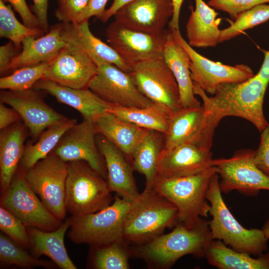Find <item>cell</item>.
Masks as SVG:
<instances>
[{"mask_svg": "<svg viewBox=\"0 0 269 269\" xmlns=\"http://www.w3.org/2000/svg\"><path fill=\"white\" fill-rule=\"evenodd\" d=\"M93 122L97 134L102 135L115 145L132 164L134 149L149 130L109 112L98 116Z\"/></svg>", "mask_w": 269, "mask_h": 269, "instance_id": "obj_25", "label": "cell"}, {"mask_svg": "<svg viewBox=\"0 0 269 269\" xmlns=\"http://www.w3.org/2000/svg\"><path fill=\"white\" fill-rule=\"evenodd\" d=\"M163 145V134L149 130L133 153V168L134 170L144 176L145 186H152L157 178L158 162Z\"/></svg>", "mask_w": 269, "mask_h": 269, "instance_id": "obj_31", "label": "cell"}, {"mask_svg": "<svg viewBox=\"0 0 269 269\" xmlns=\"http://www.w3.org/2000/svg\"><path fill=\"white\" fill-rule=\"evenodd\" d=\"M213 159L211 150L193 143H184L169 151H161L157 178H171L196 174L212 166Z\"/></svg>", "mask_w": 269, "mask_h": 269, "instance_id": "obj_20", "label": "cell"}, {"mask_svg": "<svg viewBox=\"0 0 269 269\" xmlns=\"http://www.w3.org/2000/svg\"><path fill=\"white\" fill-rule=\"evenodd\" d=\"M8 2L14 10L19 14L23 23L32 28L40 29L38 20L28 7L25 0H3Z\"/></svg>", "mask_w": 269, "mask_h": 269, "instance_id": "obj_43", "label": "cell"}, {"mask_svg": "<svg viewBox=\"0 0 269 269\" xmlns=\"http://www.w3.org/2000/svg\"><path fill=\"white\" fill-rule=\"evenodd\" d=\"M268 2L269 0H210L208 5L227 12L232 19H235L240 13Z\"/></svg>", "mask_w": 269, "mask_h": 269, "instance_id": "obj_40", "label": "cell"}, {"mask_svg": "<svg viewBox=\"0 0 269 269\" xmlns=\"http://www.w3.org/2000/svg\"><path fill=\"white\" fill-rule=\"evenodd\" d=\"M108 112L140 127L163 134L168 128L172 114L154 103L144 108H127L112 105Z\"/></svg>", "mask_w": 269, "mask_h": 269, "instance_id": "obj_33", "label": "cell"}, {"mask_svg": "<svg viewBox=\"0 0 269 269\" xmlns=\"http://www.w3.org/2000/svg\"><path fill=\"white\" fill-rule=\"evenodd\" d=\"M7 209L0 207V229L11 239L24 247H30L27 227Z\"/></svg>", "mask_w": 269, "mask_h": 269, "instance_id": "obj_39", "label": "cell"}, {"mask_svg": "<svg viewBox=\"0 0 269 269\" xmlns=\"http://www.w3.org/2000/svg\"><path fill=\"white\" fill-rule=\"evenodd\" d=\"M169 30L189 56L190 71L193 83L207 94L213 95L221 84L244 82L255 75L252 69L246 65L230 66L207 58L188 44L182 37L179 29Z\"/></svg>", "mask_w": 269, "mask_h": 269, "instance_id": "obj_14", "label": "cell"}, {"mask_svg": "<svg viewBox=\"0 0 269 269\" xmlns=\"http://www.w3.org/2000/svg\"><path fill=\"white\" fill-rule=\"evenodd\" d=\"M106 179L87 162H68L65 207L72 216L95 213L109 206L113 197Z\"/></svg>", "mask_w": 269, "mask_h": 269, "instance_id": "obj_6", "label": "cell"}, {"mask_svg": "<svg viewBox=\"0 0 269 269\" xmlns=\"http://www.w3.org/2000/svg\"><path fill=\"white\" fill-rule=\"evenodd\" d=\"M97 134L93 121L83 119L65 133L52 152L66 162H87L107 179V169L97 145Z\"/></svg>", "mask_w": 269, "mask_h": 269, "instance_id": "obj_16", "label": "cell"}, {"mask_svg": "<svg viewBox=\"0 0 269 269\" xmlns=\"http://www.w3.org/2000/svg\"><path fill=\"white\" fill-rule=\"evenodd\" d=\"M108 1V0H89L85 8L73 23L88 20L94 16L98 19L106 10L105 6Z\"/></svg>", "mask_w": 269, "mask_h": 269, "instance_id": "obj_44", "label": "cell"}, {"mask_svg": "<svg viewBox=\"0 0 269 269\" xmlns=\"http://www.w3.org/2000/svg\"><path fill=\"white\" fill-rule=\"evenodd\" d=\"M169 233L131 248V255L144 260L153 269H169L181 257L190 255L205 258L213 240L209 221L201 218L191 227L177 223Z\"/></svg>", "mask_w": 269, "mask_h": 269, "instance_id": "obj_2", "label": "cell"}, {"mask_svg": "<svg viewBox=\"0 0 269 269\" xmlns=\"http://www.w3.org/2000/svg\"><path fill=\"white\" fill-rule=\"evenodd\" d=\"M62 34L65 42L74 43L82 48L97 67L108 63L130 73L132 68L110 45L91 32L88 20L78 23H62Z\"/></svg>", "mask_w": 269, "mask_h": 269, "instance_id": "obj_22", "label": "cell"}, {"mask_svg": "<svg viewBox=\"0 0 269 269\" xmlns=\"http://www.w3.org/2000/svg\"><path fill=\"white\" fill-rule=\"evenodd\" d=\"M169 30L150 33L133 29L116 21L106 29L109 45L132 68L138 63L163 57V49Z\"/></svg>", "mask_w": 269, "mask_h": 269, "instance_id": "obj_13", "label": "cell"}, {"mask_svg": "<svg viewBox=\"0 0 269 269\" xmlns=\"http://www.w3.org/2000/svg\"><path fill=\"white\" fill-rule=\"evenodd\" d=\"M0 100L17 112L34 139L47 128L66 118L46 104L40 90L34 88L21 91L1 90Z\"/></svg>", "mask_w": 269, "mask_h": 269, "instance_id": "obj_18", "label": "cell"}, {"mask_svg": "<svg viewBox=\"0 0 269 269\" xmlns=\"http://www.w3.org/2000/svg\"><path fill=\"white\" fill-rule=\"evenodd\" d=\"M87 88L113 105L144 108L154 104L140 92L130 73L111 64L98 66Z\"/></svg>", "mask_w": 269, "mask_h": 269, "instance_id": "obj_15", "label": "cell"}, {"mask_svg": "<svg viewBox=\"0 0 269 269\" xmlns=\"http://www.w3.org/2000/svg\"><path fill=\"white\" fill-rule=\"evenodd\" d=\"M205 258L219 269H269V251L255 257L235 251L219 240L210 243Z\"/></svg>", "mask_w": 269, "mask_h": 269, "instance_id": "obj_30", "label": "cell"}, {"mask_svg": "<svg viewBox=\"0 0 269 269\" xmlns=\"http://www.w3.org/2000/svg\"><path fill=\"white\" fill-rule=\"evenodd\" d=\"M219 123L203 104L181 108L171 116L168 128L163 134L162 151L187 143L211 150L215 130Z\"/></svg>", "mask_w": 269, "mask_h": 269, "instance_id": "obj_9", "label": "cell"}, {"mask_svg": "<svg viewBox=\"0 0 269 269\" xmlns=\"http://www.w3.org/2000/svg\"><path fill=\"white\" fill-rule=\"evenodd\" d=\"M0 206L20 220L26 227L52 231L62 223L50 212L31 189L22 169L16 172L8 188L1 194Z\"/></svg>", "mask_w": 269, "mask_h": 269, "instance_id": "obj_10", "label": "cell"}, {"mask_svg": "<svg viewBox=\"0 0 269 269\" xmlns=\"http://www.w3.org/2000/svg\"><path fill=\"white\" fill-rule=\"evenodd\" d=\"M259 145L253 153L255 164L269 176V124L261 132Z\"/></svg>", "mask_w": 269, "mask_h": 269, "instance_id": "obj_42", "label": "cell"}, {"mask_svg": "<svg viewBox=\"0 0 269 269\" xmlns=\"http://www.w3.org/2000/svg\"><path fill=\"white\" fill-rule=\"evenodd\" d=\"M45 32L39 28H32L21 23L15 17L10 5L0 0V37L8 39L18 49L27 36L41 37Z\"/></svg>", "mask_w": 269, "mask_h": 269, "instance_id": "obj_34", "label": "cell"}, {"mask_svg": "<svg viewBox=\"0 0 269 269\" xmlns=\"http://www.w3.org/2000/svg\"><path fill=\"white\" fill-rule=\"evenodd\" d=\"M183 1L184 0H172L173 14L169 22L170 29H179V15Z\"/></svg>", "mask_w": 269, "mask_h": 269, "instance_id": "obj_49", "label": "cell"}, {"mask_svg": "<svg viewBox=\"0 0 269 269\" xmlns=\"http://www.w3.org/2000/svg\"><path fill=\"white\" fill-rule=\"evenodd\" d=\"M216 173L217 168L212 166L192 175L157 178L152 186L176 207L177 223L191 227L209 214L210 205L206 195L211 179Z\"/></svg>", "mask_w": 269, "mask_h": 269, "instance_id": "obj_5", "label": "cell"}, {"mask_svg": "<svg viewBox=\"0 0 269 269\" xmlns=\"http://www.w3.org/2000/svg\"><path fill=\"white\" fill-rule=\"evenodd\" d=\"M132 0H114L111 6L106 9L98 19L103 23L106 22L112 16L114 15L120 7Z\"/></svg>", "mask_w": 269, "mask_h": 269, "instance_id": "obj_48", "label": "cell"}, {"mask_svg": "<svg viewBox=\"0 0 269 269\" xmlns=\"http://www.w3.org/2000/svg\"><path fill=\"white\" fill-rule=\"evenodd\" d=\"M71 223V218H68L58 228L52 231H45L27 227L30 248L34 256L36 257L43 255L47 256L62 269H77L69 257L64 244L65 235Z\"/></svg>", "mask_w": 269, "mask_h": 269, "instance_id": "obj_27", "label": "cell"}, {"mask_svg": "<svg viewBox=\"0 0 269 269\" xmlns=\"http://www.w3.org/2000/svg\"><path fill=\"white\" fill-rule=\"evenodd\" d=\"M32 11L36 16L40 27L45 33L48 32L47 11L48 0H32Z\"/></svg>", "mask_w": 269, "mask_h": 269, "instance_id": "obj_46", "label": "cell"}, {"mask_svg": "<svg viewBox=\"0 0 269 269\" xmlns=\"http://www.w3.org/2000/svg\"><path fill=\"white\" fill-rule=\"evenodd\" d=\"M77 124L75 119L65 118L47 128L33 144L25 146L20 162L21 169L26 171L54 150L65 133Z\"/></svg>", "mask_w": 269, "mask_h": 269, "instance_id": "obj_32", "label": "cell"}, {"mask_svg": "<svg viewBox=\"0 0 269 269\" xmlns=\"http://www.w3.org/2000/svg\"><path fill=\"white\" fill-rule=\"evenodd\" d=\"M96 140L105 160L110 190L126 200L135 201L140 193L135 184L131 163L119 148L102 135L97 134Z\"/></svg>", "mask_w": 269, "mask_h": 269, "instance_id": "obj_21", "label": "cell"}, {"mask_svg": "<svg viewBox=\"0 0 269 269\" xmlns=\"http://www.w3.org/2000/svg\"><path fill=\"white\" fill-rule=\"evenodd\" d=\"M33 88L50 94L59 102L76 110L83 119L93 121L100 115L108 112L113 105L103 100L88 88H69L44 78L38 80Z\"/></svg>", "mask_w": 269, "mask_h": 269, "instance_id": "obj_23", "label": "cell"}, {"mask_svg": "<svg viewBox=\"0 0 269 269\" xmlns=\"http://www.w3.org/2000/svg\"><path fill=\"white\" fill-rule=\"evenodd\" d=\"M269 82L256 74L244 82L220 85L211 97L193 83L194 92L206 110L219 121L234 116L252 123L261 133L268 125L263 104Z\"/></svg>", "mask_w": 269, "mask_h": 269, "instance_id": "obj_1", "label": "cell"}, {"mask_svg": "<svg viewBox=\"0 0 269 269\" xmlns=\"http://www.w3.org/2000/svg\"><path fill=\"white\" fill-rule=\"evenodd\" d=\"M140 92L171 114L182 108L179 87L163 57L134 65L130 73Z\"/></svg>", "mask_w": 269, "mask_h": 269, "instance_id": "obj_11", "label": "cell"}, {"mask_svg": "<svg viewBox=\"0 0 269 269\" xmlns=\"http://www.w3.org/2000/svg\"><path fill=\"white\" fill-rule=\"evenodd\" d=\"M21 119L17 112L13 108L6 106V105L0 104V130H4L8 127L18 122Z\"/></svg>", "mask_w": 269, "mask_h": 269, "instance_id": "obj_47", "label": "cell"}, {"mask_svg": "<svg viewBox=\"0 0 269 269\" xmlns=\"http://www.w3.org/2000/svg\"><path fill=\"white\" fill-rule=\"evenodd\" d=\"M66 42L65 46L50 62L43 78L69 88H87L98 67L80 46Z\"/></svg>", "mask_w": 269, "mask_h": 269, "instance_id": "obj_17", "label": "cell"}, {"mask_svg": "<svg viewBox=\"0 0 269 269\" xmlns=\"http://www.w3.org/2000/svg\"><path fill=\"white\" fill-rule=\"evenodd\" d=\"M177 222L176 207L152 186H145L137 199L132 202L126 216L123 239L128 244H143Z\"/></svg>", "mask_w": 269, "mask_h": 269, "instance_id": "obj_3", "label": "cell"}, {"mask_svg": "<svg viewBox=\"0 0 269 269\" xmlns=\"http://www.w3.org/2000/svg\"><path fill=\"white\" fill-rule=\"evenodd\" d=\"M89 0H64L58 4L56 17L62 23H73L87 5Z\"/></svg>", "mask_w": 269, "mask_h": 269, "instance_id": "obj_41", "label": "cell"}, {"mask_svg": "<svg viewBox=\"0 0 269 269\" xmlns=\"http://www.w3.org/2000/svg\"><path fill=\"white\" fill-rule=\"evenodd\" d=\"M68 162L53 152L24 172L28 184L46 207L62 221L66 216L65 187Z\"/></svg>", "mask_w": 269, "mask_h": 269, "instance_id": "obj_8", "label": "cell"}, {"mask_svg": "<svg viewBox=\"0 0 269 269\" xmlns=\"http://www.w3.org/2000/svg\"><path fill=\"white\" fill-rule=\"evenodd\" d=\"M62 23H58L41 37L25 38L21 52L13 58L7 72L53 60L67 44L62 36Z\"/></svg>", "mask_w": 269, "mask_h": 269, "instance_id": "obj_24", "label": "cell"}, {"mask_svg": "<svg viewBox=\"0 0 269 269\" xmlns=\"http://www.w3.org/2000/svg\"><path fill=\"white\" fill-rule=\"evenodd\" d=\"M7 236L0 235V261L4 265H13L24 268L37 267L50 268V262L38 260L29 255Z\"/></svg>", "mask_w": 269, "mask_h": 269, "instance_id": "obj_37", "label": "cell"}, {"mask_svg": "<svg viewBox=\"0 0 269 269\" xmlns=\"http://www.w3.org/2000/svg\"><path fill=\"white\" fill-rule=\"evenodd\" d=\"M163 58L177 83L182 107H198L201 104L195 97L190 71V60L185 49L169 30L163 49Z\"/></svg>", "mask_w": 269, "mask_h": 269, "instance_id": "obj_29", "label": "cell"}, {"mask_svg": "<svg viewBox=\"0 0 269 269\" xmlns=\"http://www.w3.org/2000/svg\"><path fill=\"white\" fill-rule=\"evenodd\" d=\"M124 240L96 247L93 265L97 269H128L131 248Z\"/></svg>", "mask_w": 269, "mask_h": 269, "instance_id": "obj_35", "label": "cell"}, {"mask_svg": "<svg viewBox=\"0 0 269 269\" xmlns=\"http://www.w3.org/2000/svg\"><path fill=\"white\" fill-rule=\"evenodd\" d=\"M234 20L229 27L221 30L220 42L230 40L269 20V4L255 6L240 13Z\"/></svg>", "mask_w": 269, "mask_h": 269, "instance_id": "obj_38", "label": "cell"}, {"mask_svg": "<svg viewBox=\"0 0 269 269\" xmlns=\"http://www.w3.org/2000/svg\"><path fill=\"white\" fill-rule=\"evenodd\" d=\"M12 42L9 41L6 44L0 47V72L3 74L7 72L9 65L13 58L19 52Z\"/></svg>", "mask_w": 269, "mask_h": 269, "instance_id": "obj_45", "label": "cell"}, {"mask_svg": "<svg viewBox=\"0 0 269 269\" xmlns=\"http://www.w3.org/2000/svg\"><path fill=\"white\" fill-rule=\"evenodd\" d=\"M50 62L18 69L0 79V89L2 90L21 91L33 88L35 83L43 78Z\"/></svg>", "mask_w": 269, "mask_h": 269, "instance_id": "obj_36", "label": "cell"}, {"mask_svg": "<svg viewBox=\"0 0 269 269\" xmlns=\"http://www.w3.org/2000/svg\"><path fill=\"white\" fill-rule=\"evenodd\" d=\"M173 14L172 0H133L120 7L115 21L136 30L158 33Z\"/></svg>", "mask_w": 269, "mask_h": 269, "instance_id": "obj_19", "label": "cell"}, {"mask_svg": "<svg viewBox=\"0 0 269 269\" xmlns=\"http://www.w3.org/2000/svg\"><path fill=\"white\" fill-rule=\"evenodd\" d=\"M27 128L17 122L0 134V185L1 194L9 187L22 158Z\"/></svg>", "mask_w": 269, "mask_h": 269, "instance_id": "obj_28", "label": "cell"}, {"mask_svg": "<svg viewBox=\"0 0 269 269\" xmlns=\"http://www.w3.org/2000/svg\"><path fill=\"white\" fill-rule=\"evenodd\" d=\"M262 229L266 237L269 240V219L266 221Z\"/></svg>", "mask_w": 269, "mask_h": 269, "instance_id": "obj_51", "label": "cell"}, {"mask_svg": "<svg viewBox=\"0 0 269 269\" xmlns=\"http://www.w3.org/2000/svg\"><path fill=\"white\" fill-rule=\"evenodd\" d=\"M219 186L217 173L212 177L207 193L212 219L209 227L214 240L223 242L233 250L257 257L269 250L262 229H247L234 217L226 205Z\"/></svg>", "mask_w": 269, "mask_h": 269, "instance_id": "obj_4", "label": "cell"}, {"mask_svg": "<svg viewBox=\"0 0 269 269\" xmlns=\"http://www.w3.org/2000/svg\"><path fill=\"white\" fill-rule=\"evenodd\" d=\"M132 204L116 194L112 203L99 211L72 216L68 237L74 243L94 247L124 240L125 220Z\"/></svg>", "mask_w": 269, "mask_h": 269, "instance_id": "obj_7", "label": "cell"}, {"mask_svg": "<svg viewBox=\"0 0 269 269\" xmlns=\"http://www.w3.org/2000/svg\"><path fill=\"white\" fill-rule=\"evenodd\" d=\"M195 2L186 24L187 43L192 47L216 46L220 43L221 18H217L218 13L203 0H195Z\"/></svg>", "mask_w": 269, "mask_h": 269, "instance_id": "obj_26", "label": "cell"}, {"mask_svg": "<svg viewBox=\"0 0 269 269\" xmlns=\"http://www.w3.org/2000/svg\"><path fill=\"white\" fill-rule=\"evenodd\" d=\"M64 0H57L58 3L59 4L61 2H62Z\"/></svg>", "mask_w": 269, "mask_h": 269, "instance_id": "obj_52", "label": "cell"}, {"mask_svg": "<svg viewBox=\"0 0 269 269\" xmlns=\"http://www.w3.org/2000/svg\"><path fill=\"white\" fill-rule=\"evenodd\" d=\"M254 150L236 151L230 158L214 159L222 193L236 190L246 195L255 196L261 190H269V176L255 164Z\"/></svg>", "mask_w": 269, "mask_h": 269, "instance_id": "obj_12", "label": "cell"}, {"mask_svg": "<svg viewBox=\"0 0 269 269\" xmlns=\"http://www.w3.org/2000/svg\"><path fill=\"white\" fill-rule=\"evenodd\" d=\"M257 74L269 83V51H265V58Z\"/></svg>", "mask_w": 269, "mask_h": 269, "instance_id": "obj_50", "label": "cell"}]
</instances>
